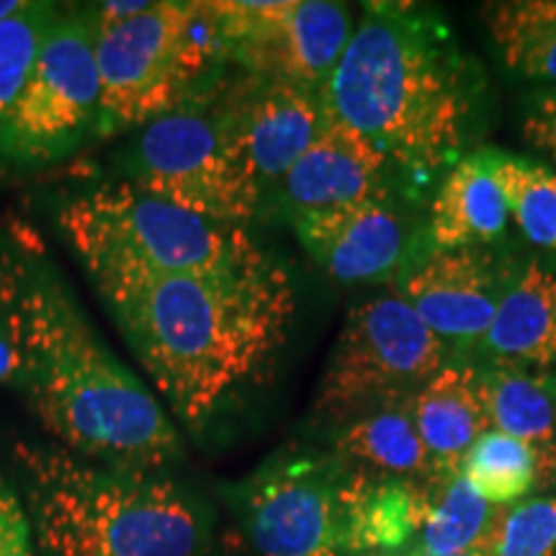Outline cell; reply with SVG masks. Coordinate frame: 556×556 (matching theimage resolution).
I'll return each instance as SVG.
<instances>
[{"label":"cell","instance_id":"6da1fadb","mask_svg":"<svg viewBox=\"0 0 556 556\" xmlns=\"http://www.w3.org/2000/svg\"><path fill=\"white\" fill-rule=\"evenodd\" d=\"M0 325L18 351V389L58 446L139 469L184 458L176 422L103 343L50 255L21 227L0 248Z\"/></svg>","mask_w":556,"mask_h":556},{"label":"cell","instance_id":"7a4b0ae2","mask_svg":"<svg viewBox=\"0 0 556 556\" xmlns=\"http://www.w3.org/2000/svg\"><path fill=\"white\" fill-rule=\"evenodd\" d=\"M173 417L199 435L266 379L296 315L274 258L229 274L90 278Z\"/></svg>","mask_w":556,"mask_h":556},{"label":"cell","instance_id":"3957f363","mask_svg":"<svg viewBox=\"0 0 556 556\" xmlns=\"http://www.w3.org/2000/svg\"><path fill=\"white\" fill-rule=\"evenodd\" d=\"M330 119L371 139L409 170L456 163L475 119V70L435 11L366 3L325 83Z\"/></svg>","mask_w":556,"mask_h":556},{"label":"cell","instance_id":"277c9868","mask_svg":"<svg viewBox=\"0 0 556 556\" xmlns=\"http://www.w3.org/2000/svg\"><path fill=\"white\" fill-rule=\"evenodd\" d=\"M37 556H201L214 531L201 500L168 469L18 443Z\"/></svg>","mask_w":556,"mask_h":556},{"label":"cell","instance_id":"5b68a950","mask_svg":"<svg viewBox=\"0 0 556 556\" xmlns=\"http://www.w3.org/2000/svg\"><path fill=\"white\" fill-rule=\"evenodd\" d=\"M58 225L88 278L208 276L268 261L245 227L201 217L129 180L67 199Z\"/></svg>","mask_w":556,"mask_h":556},{"label":"cell","instance_id":"8992f818","mask_svg":"<svg viewBox=\"0 0 556 556\" xmlns=\"http://www.w3.org/2000/svg\"><path fill=\"white\" fill-rule=\"evenodd\" d=\"M219 60L204 3L157 0L137 16L99 29V137L144 127L184 103Z\"/></svg>","mask_w":556,"mask_h":556},{"label":"cell","instance_id":"52a82bcc","mask_svg":"<svg viewBox=\"0 0 556 556\" xmlns=\"http://www.w3.org/2000/svg\"><path fill=\"white\" fill-rule=\"evenodd\" d=\"M124 165V180L201 217L245 227L258 212L263 191L238 155L225 111L191 96L144 124Z\"/></svg>","mask_w":556,"mask_h":556},{"label":"cell","instance_id":"ba28073f","mask_svg":"<svg viewBox=\"0 0 556 556\" xmlns=\"http://www.w3.org/2000/svg\"><path fill=\"white\" fill-rule=\"evenodd\" d=\"M93 9L62 11L29 78L0 119V157L16 168L60 163L99 135L101 78Z\"/></svg>","mask_w":556,"mask_h":556},{"label":"cell","instance_id":"9c48e42d","mask_svg":"<svg viewBox=\"0 0 556 556\" xmlns=\"http://www.w3.org/2000/svg\"><path fill=\"white\" fill-rule=\"evenodd\" d=\"M356 464L338 451H281L229 490L258 556H348V505Z\"/></svg>","mask_w":556,"mask_h":556},{"label":"cell","instance_id":"30bf717a","mask_svg":"<svg viewBox=\"0 0 556 556\" xmlns=\"http://www.w3.org/2000/svg\"><path fill=\"white\" fill-rule=\"evenodd\" d=\"M443 368V340L402 296H381L348 312L319 379L315 413L330 426L417 389Z\"/></svg>","mask_w":556,"mask_h":556},{"label":"cell","instance_id":"8fae6325","mask_svg":"<svg viewBox=\"0 0 556 556\" xmlns=\"http://www.w3.org/2000/svg\"><path fill=\"white\" fill-rule=\"evenodd\" d=\"M219 60L255 78L323 90L353 34L345 3L332 0H217L204 3Z\"/></svg>","mask_w":556,"mask_h":556},{"label":"cell","instance_id":"7c38bea8","mask_svg":"<svg viewBox=\"0 0 556 556\" xmlns=\"http://www.w3.org/2000/svg\"><path fill=\"white\" fill-rule=\"evenodd\" d=\"M222 111L238 155L261 191L281 184L328 119L319 90L255 75L227 96Z\"/></svg>","mask_w":556,"mask_h":556},{"label":"cell","instance_id":"4fadbf2b","mask_svg":"<svg viewBox=\"0 0 556 556\" xmlns=\"http://www.w3.org/2000/svg\"><path fill=\"white\" fill-rule=\"evenodd\" d=\"M405 302L438 338L484 340L503 299L495 268L479 248L433 250L402 281Z\"/></svg>","mask_w":556,"mask_h":556},{"label":"cell","instance_id":"5bb4252c","mask_svg":"<svg viewBox=\"0 0 556 556\" xmlns=\"http://www.w3.org/2000/svg\"><path fill=\"white\" fill-rule=\"evenodd\" d=\"M304 253L340 283L387 278L405 255V227L381 199L294 217Z\"/></svg>","mask_w":556,"mask_h":556},{"label":"cell","instance_id":"9a60e30c","mask_svg":"<svg viewBox=\"0 0 556 556\" xmlns=\"http://www.w3.org/2000/svg\"><path fill=\"white\" fill-rule=\"evenodd\" d=\"M389 165L387 152L343 122L325 119L307 152L281 180L291 219L302 214L381 199L379 186Z\"/></svg>","mask_w":556,"mask_h":556},{"label":"cell","instance_id":"2e32d148","mask_svg":"<svg viewBox=\"0 0 556 556\" xmlns=\"http://www.w3.org/2000/svg\"><path fill=\"white\" fill-rule=\"evenodd\" d=\"M433 484L356 467L348 505V554H394L420 536L433 507Z\"/></svg>","mask_w":556,"mask_h":556},{"label":"cell","instance_id":"e0dca14e","mask_svg":"<svg viewBox=\"0 0 556 556\" xmlns=\"http://www.w3.org/2000/svg\"><path fill=\"white\" fill-rule=\"evenodd\" d=\"M415 422L433 464L435 482L443 484L462 471L464 454L490 430L477 371L443 366L415 394Z\"/></svg>","mask_w":556,"mask_h":556},{"label":"cell","instance_id":"ac0fdd59","mask_svg":"<svg viewBox=\"0 0 556 556\" xmlns=\"http://www.w3.org/2000/svg\"><path fill=\"white\" fill-rule=\"evenodd\" d=\"M507 206L492 173L490 150L458 157L430 206V240L438 250H469L505 232Z\"/></svg>","mask_w":556,"mask_h":556},{"label":"cell","instance_id":"d6986e66","mask_svg":"<svg viewBox=\"0 0 556 556\" xmlns=\"http://www.w3.org/2000/svg\"><path fill=\"white\" fill-rule=\"evenodd\" d=\"M484 343L507 366H556V270L531 263L505 289Z\"/></svg>","mask_w":556,"mask_h":556},{"label":"cell","instance_id":"ffe728a7","mask_svg":"<svg viewBox=\"0 0 556 556\" xmlns=\"http://www.w3.org/2000/svg\"><path fill=\"white\" fill-rule=\"evenodd\" d=\"M415 397L368 409L338 428L336 448L356 467L433 484L435 471L415 422Z\"/></svg>","mask_w":556,"mask_h":556},{"label":"cell","instance_id":"44dd1931","mask_svg":"<svg viewBox=\"0 0 556 556\" xmlns=\"http://www.w3.org/2000/svg\"><path fill=\"white\" fill-rule=\"evenodd\" d=\"M490 430L523 441L539 458L541 486L556 477V402L523 368L500 364L477 374Z\"/></svg>","mask_w":556,"mask_h":556},{"label":"cell","instance_id":"7402d4cb","mask_svg":"<svg viewBox=\"0 0 556 556\" xmlns=\"http://www.w3.org/2000/svg\"><path fill=\"white\" fill-rule=\"evenodd\" d=\"M482 21L513 73L556 86V0L484 3Z\"/></svg>","mask_w":556,"mask_h":556},{"label":"cell","instance_id":"603a6c76","mask_svg":"<svg viewBox=\"0 0 556 556\" xmlns=\"http://www.w3.org/2000/svg\"><path fill=\"white\" fill-rule=\"evenodd\" d=\"M486 503L505 507L541 486L539 458L523 441L497 430H486L464 454L458 471Z\"/></svg>","mask_w":556,"mask_h":556},{"label":"cell","instance_id":"cb8c5ba5","mask_svg":"<svg viewBox=\"0 0 556 556\" xmlns=\"http://www.w3.org/2000/svg\"><path fill=\"white\" fill-rule=\"evenodd\" d=\"M507 214L533 245L556 250V173L533 160L490 150Z\"/></svg>","mask_w":556,"mask_h":556},{"label":"cell","instance_id":"d4e9b609","mask_svg":"<svg viewBox=\"0 0 556 556\" xmlns=\"http://www.w3.org/2000/svg\"><path fill=\"white\" fill-rule=\"evenodd\" d=\"M495 505H490L462 475L438 484L428 523L422 528L420 552L448 556L477 552L490 528Z\"/></svg>","mask_w":556,"mask_h":556},{"label":"cell","instance_id":"484cf974","mask_svg":"<svg viewBox=\"0 0 556 556\" xmlns=\"http://www.w3.org/2000/svg\"><path fill=\"white\" fill-rule=\"evenodd\" d=\"M60 13L54 3L24 0L16 13L0 21V119L24 88Z\"/></svg>","mask_w":556,"mask_h":556},{"label":"cell","instance_id":"4316f807","mask_svg":"<svg viewBox=\"0 0 556 556\" xmlns=\"http://www.w3.org/2000/svg\"><path fill=\"white\" fill-rule=\"evenodd\" d=\"M477 552L482 556H554L556 497L495 507Z\"/></svg>","mask_w":556,"mask_h":556},{"label":"cell","instance_id":"83f0119b","mask_svg":"<svg viewBox=\"0 0 556 556\" xmlns=\"http://www.w3.org/2000/svg\"><path fill=\"white\" fill-rule=\"evenodd\" d=\"M0 556H37L29 510L3 471H0Z\"/></svg>","mask_w":556,"mask_h":556},{"label":"cell","instance_id":"f1b7e54d","mask_svg":"<svg viewBox=\"0 0 556 556\" xmlns=\"http://www.w3.org/2000/svg\"><path fill=\"white\" fill-rule=\"evenodd\" d=\"M523 137L531 148L556 163V86L541 90L531 101L523 119Z\"/></svg>","mask_w":556,"mask_h":556},{"label":"cell","instance_id":"f546056e","mask_svg":"<svg viewBox=\"0 0 556 556\" xmlns=\"http://www.w3.org/2000/svg\"><path fill=\"white\" fill-rule=\"evenodd\" d=\"M21 379V358L16 345L3 325H0V384H16Z\"/></svg>","mask_w":556,"mask_h":556},{"label":"cell","instance_id":"4dcf8cb0","mask_svg":"<svg viewBox=\"0 0 556 556\" xmlns=\"http://www.w3.org/2000/svg\"><path fill=\"white\" fill-rule=\"evenodd\" d=\"M201 556H250L245 539L238 536L235 531H217L212 544L206 546V552Z\"/></svg>","mask_w":556,"mask_h":556},{"label":"cell","instance_id":"1f68e13d","mask_svg":"<svg viewBox=\"0 0 556 556\" xmlns=\"http://www.w3.org/2000/svg\"><path fill=\"white\" fill-rule=\"evenodd\" d=\"M21 5H24V0H0V21L16 13Z\"/></svg>","mask_w":556,"mask_h":556},{"label":"cell","instance_id":"d6a6232c","mask_svg":"<svg viewBox=\"0 0 556 556\" xmlns=\"http://www.w3.org/2000/svg\"><path fill=\"white\" fill-rule=\"evenodd\" d=\"M413 556H433V554H426V552H415ZM448 556H482L479 552H462V554H448Z\"/></svg>","mask_w":556,"mask_h":556},{"label":"cell","instance_id":"836d02e7","mask_svg":"<svg viewBox=\"0 0 556 556\" xmlns=\"http://www.w3.org/2000/svg\"><path fill=\"white\" fill-rule=\"evenodd\" d=\"M379 556H400V554H379ZM407 556H413V554H407Z\"/></svg>","mask_w":556,"mask_h":556}]
</instances>
